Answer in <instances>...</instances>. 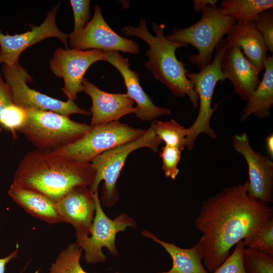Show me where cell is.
I'll list each match as a JSON object with an SVG mask.
<instances>
[{"label":"cell","instance_id":"cell-2","mask_svg":"<svg viewBox=\"0 0 273 273\" xmlns=\"http://www.w3.org/2000/svg\"><path fill=\"white\" fill-rule=\"evenodd\" d=\"M94 178L90 163L69 159L53 151L36 149L23 157L15 171L13 183L57 203L75 187H90Z\"/></svg>","mask_w":273,"mask_h":273},{"label":"cell","instance_id":"cell-33","mask_svg":"<svg viewBox=\"0 0 273 273\" xmlns=\"http://www.w3.org/2000/svg\"><path fill=\"white\" fill-rule=\"evenodd\" d=\"M13 104L14 103L10 88L0 76V118L4 110Z\"/></svg>","mask_w":273,"mask_h":273},{"label":"cell","instance_id":"cell-16","mask_svg":"<svg viewBox=\"0 0 273 273\" xmlns=\"http://www.w3.org/2000/svg\"><path fill=\"white\" fill-rule=\"evenodd\" d=\"M63 221L71 224L76 234H90L96 210L94 194L88 187L77 186L68 191L57 203Z\"/></svg>","mask_w":273,"mask_h":273},{"label":"cell","instance_id":"cell-32","mask_svg":"<svg viewBox=\"0 0 273 273\" xmlns=\"http://www.w3.org/2000/svg\"><path fill=\"white\" fill-rule=\"evenodd\" d=\"M262 35L266 46L273 53V10L269 9L260 13L254 21Z\"/></svg>","mask_w":273,"mask_h":273},{"label":"cell","instance_id":"cell-35","mask_svg":"<svg viewBox=\"0 0 273 273\" xmlns=\"http://www.w3.org/2000/svg\"><path fill=\"white\" fill-rule=\"evenodd\" d=\"M193 10L195 12H202L208 5L215 6L216 0H194Z\"/></svg>","mask_w":273,"mask_h":273},{"label":"cell","instance_id":"cell-24","mask_svg":"<svg viewBox=\"0 0 273 273\" xmlns=\"http://www.w3.org/2000/svg\"><path fill=\"white\" fill-rule=\"evenodd\" d=\"M82 250L75 243L69 244L58 255L52 263L49 273H88L80 263Z\"/></svg>","mask_w":273,"mask_h":273},{"label":"cell","instance_id":"cell-13","mask_svg":"<svg viewBox=\"0 0 273 273\" xmlns=\"http://www.w3.org/2000/svg\"><path fill=\"white\" fill-rule=\"evenodd\" d=\"M233 147L244 156L248 165V195L270 205L273 201V163L271 159L252 148L246 133L234 136Z\"/></svg>","mask_w":273,"mask_h":273},{"label":"cell","instance_id":"cell-10","mask_svg":"<svg viewBox=\"0 0 273 273\" xmlns=\"http://www.w3.org/2000/svg\"><path fill=\"white\" fill-rule=\"evenodd\" d=\"M2 72L14 103L24 109L50 111L67 116L73 114H90V112L78 107L73 101L64 102L31 89L27 83L32 79L19 63L3 64Z\"/></svg>","mask_w":273,"mask_h":273},{"label":"cell","instance_id":"cell-1","mask_svg":"<svg viewBox=\"0 0 273 273\" xmlns=\"http://www.w3.org/2000/svg\"><path fill=\"white\" fill-rule=\"evenodd\" d=\"M248 181L224 189L203 201L195 220L201 236L196 244L206 270L213 272L240 241L247 246L257 230L273 218V208L247 193Z\"/></svg>","mask_w":273,"mask_h":273},{"label":"cell","instance_id":"cell-14","mask_svg":"<svg viewBox=\"0 0 273 273\" xmlns=\"http://www.w3.org/2000/svg\"><path fill=\"white\" fill-rule=\"evenodd\" d=\"M58 4L48 13L39 26H32L30 31L19 34H5L0 30V64L18 63L21 54L28 47L50 37L60 39L68 49L69 34L62 32L56 24Z\"/></svg>","mask_w":273,"mask_h":273},{"label":"cell","instance_id":"cell-38","mask_svg":"<svg viewBox=\"0 0 273 273\" xmlns=\"http://www.w3.org/2000/svg\"><path fill=\"white\" fill-rule=\"evenodd\" d=\"M1 131H2V128H1V127H0V132H1Z\"/></svg>","mask_w":273,"mask_h":273},{"label":"cell","instance_id":"cell-15","mask_svg":"<svg viewBox=\"0 0 273 273\" xmlns=\"http://www.w3.org/2000/svg\"><path fill=\"white\" fill-rule=\"evenodd\" d=\"M105 61L113 65L122 76L127 96L136 103L135 116L140 120L152 121L171 113L167 108L155 105L140 83L139 74L130 69L128 58L118 52L105 51Z\"/></svg>","mask_w":273,"mask_h":273},{"label":"cell","instance_id":"cell-4","mask_svg":"<svg viewBox=\"0 0 273 273\" xmlns=\"http://www.w3.org/2000/svg\"><path fill=\"white\" fill-rule=\"evenodd\" d=\"M200 20L185 28H174L172 33L166 35L169 40L192 45L198 51L188 58L200 71L210 64L212 54L219 42L234 26L237 20L223 14L221 8L208 5L202 12Z\"/></svg>","mask_w":273,"mask_h":273},{"label":"cell","instance_id":"cell-17","mask_svg":"<svg viewBox=\"0 0 273 273\" xmlns=\"http://www.w3.org/2000/svg\"><path fill=\"white\" fill-rule=\"evenodd\" d=\"M82 85L83 91L90 97L92 102L91 126L119 121L122 117L136 111V107H133L134 102L126 94L105 92L85 78Z\"/></svg>","mask_w":273,"mask_h":273},{"label":"cell","instance_id":"cell-37","mask_svg":"<svg viewBox=\"0 0 273 273\" xmlns=\"http://www.w3.org/2000/svg\"><path fill=\"white\" fill-rule=\"evenodd\" d=\"M115 273H120L119 271H117Z\"/></svg>","mask_w":273,"mask_h":273},{"label":"cell","instance_id":"cell-22","mask_svg":"<svg viewBox=\"0 0 273 273\" xmlns=\"http://www.w3.org/2000/svg\"><path fill=\"white\" fill-rule=\"evenodd\" d=\"M272 105L273 56L267 55L263 78L247 100L240 121L245 120L251 114L259 118H267Z\"/></svg>","mask_w":273,"mask_h":273},{"label":"cell","instance_id":"cell-31","mask_svg":"<svg viewBox=\"0 0 273 273\" xmlns=\"http://www.w3.org/2000/svg\"><path fill=\"white\" fill-rule=\"evenodd\" d=\"M245 247L242 241L238 243L233 253L211 273H247L243 262V251Z\"/></svg>","mask_w":273,"mask_h":273},{"label":"cell","instance_id":"cell-25","mask_svg":"<svg viewBox=\"0 0 273 273\" xmlns=\"http://www.w3.org/2000/svg\"><path fill=\"white\" fill-rule=\"evenodd\" d=\"M155 132L165 145L175 147L181 151L186 147L187 128L174 119L167 121H154Z\"/></svg>","mask_w":273,"mask_h":273},{"label":"cell","instance_id":"cell-7","mask_svg":"<svg viewBox=\"0 0 273 273\" xmlns=\"http://www.w3.org/2000/svg\"><path fill=\"white\" fill-rule=\"evenodd\" d=\"M145 131L119 121L91 126L78 140L53 152L69 159L91 163L103 153L138 139Z\"/></svg>","mask_w":273,"mask_h":273},{"label":"cell","instance_id":"cell-26","mask_svg":"<svg viewBox=\"0 0 273 273\" xmlns=\"http://www.w3.org/2000/svg\"><path fill=\"white\" fill-rule=\"evenodd\" d=\"M243 262L247 273H273V256L259 251L245 247Z\"/></svg>","mask_w":273,"mask_h":273},{"label":"cell","instance_id":"cell-29","mask_svg":"<svg viewBox=\"0 0 273 273\" xmlns=\"http://www.w3.org/2000/svg\"><path fill=\"white\" fill-rule=\"evenodd\" d=\"M73 10L74 25L73 31L69 34V39L73 38L84 28L90 17L89 0L70 1Z\"/></svg>","mask_w":273,"mask_h":273},{"label":"cell","instance_id":"cell-5","mask_svg":"<svg viewBox=\"0 0 273 273\" xmlns=\"http://www.w3.org/2000/svg\"><path fill=\"white\" fill-rule=\"evenodd\" d=\"M27 117L18 131L38 150L54 151L80 139L90 125L50 111L25 109Z\"/></svg>","mask_w":273,"mask_h":273},{"label":"cell","instance_id":"cell-21","mask_svg":"<svg viewBox=\"0 0 273 273\" xmlns=\"http://www.w3.org/2000/svg\"><path fill=\"white\" fill-rule=\"evenodd\" d=\"M142 235L160 245L172 259L170 270L157 273H209L202 264L203 254L196 244L190 248H182L159 239L149 231L144 230Z\"/></svg>","mask_w":273,"mask_h":273},{"label":"cell","instance_id":"cell-3","mask_svg":"<svg viewBox=\"0 0 273 273\" xmlns=\"http://www.w3.org/2000/svg\"><path fill=\"white\" fill-rule=\"evenodd\" d=\"M151 27L155 35L148 31L145 18H141L138 27L124 26L121 32L125 35L138 37L146 42L149 49L146 52L148 60L145 66L152 73L154 78L166 86L173 96H187L193 107L197 108L198 96L193 84L187 77L190 71L185 68V64L178 60L175 55L177 49L189 45L167 39L164 34V24H158L155 22Z\"/></svg>","mask_w":273,"mask_h":273},{"label":"cell","instance_id":"cell-28","mask_svg":"<svg viewBox=\"0 0 273 273\" xmlns=\"http://www.w3.org/2000/svg\"><path fill=\"white\" fill-rule=\"evenodd\" d=\"M26 117V110L13 104L8 106L3 112L0 118V124L11 132L15 139L17 137L16 132L24 123Z\"/></svg>","mask_w":273,"mask_h":273},{"label":"cell","instance_id":"cell-6","mask_svg":"<svg viewBox=\"0 0 273 273\" xmlns=\"http://www.w3.org/2000/svg\"><path fill=\"white\" fill-rule=\"evenodd\" d=\"M162 143V141L155 134L153 121L151 126L138 139L101 154L90 163L95 178L89 189L93 193L98 191L99 184L104 180L101 203L106 208L114 206L119 199L117 181L129 154L142 148L157 152Z\"/></svg>","mask_w":273,"mask_h":273},{"label":"cell","instance_id":"cell-19","mask_svg":"<svg viewBox=\"0 0 273 273\" xmlns=\"http://www.w3.org/2000/svg\"><path fill=\"white\" fill-rule=\"evenodd\" d=\"M224 38L225 48L237 45L245 58L260 72L264 69L268 51L264 40L253 22L236 23Z\"/></svg>","mask_w":273,"mask_h":273},{"label":"cell","instance_id":"cell-27","mask_svg":"<svg viewBox=\"0 0 273 273\" xmlns=\"http://www.w3.org/2000/svg\"><path fill=\"white\" fill-rule=\"evenodd\" d=\"M247 247L273 256V218L257 230Z\"/></svg>","mask_w":273,"mask_h":273},{"label":"cell","instance_id":"cell-11","mask_svg":"<svg viewBox=\"0 0 273 273\" xmlns=\"http://www.w3.org/2000/svg\"><path fill=\"white\" fill-rule=\"evenodd\" d=\"M105 61V51L56 49L49 65L52 72L64 80L63 91L68 100L74 101L83 91L82 81L88 68L94 63Z\"/></svg>","mask_w":273,"mask_h":273},{"label":"cell","instance_id":"cell-36","mask_svg":"<svg viewBox=\"0 0 273 273\" xmlns=\"http://www.w3.org/2000/svg\"><path fill=\"white\" fill-rule=\"evenodd\" d=\"M265 146L267 152L271 159L273 157V135L270 134L266 138Z\"/></svg>","mask_w":273,"mask_h":273},{"label":"cell","instance_id":"cell-23","mask_svg":"<svg viewBox=\"0 0 273 273\" xmlns=\"http://www.w3.org/2000/svg\"><path fill=\"white\" fill-rule=\"evenodd\" d=\"M221 12L233 17L238 24L255 20L261 12L273 8L272 0H224L220 3Z\"/></svg>","mask_w":273,"mask_h":273},{"label":"cell","instance_id":"cell-9","mask_svg":"<svg viewBox=\"0 0 273 273\" xmlns=\"http://www.w3.org/2000/svg\"><path fill=\"white\" fill-rule=\"evenodd\" d=\"M96 210L90 234H76V243L84 251V258L89 264L104 263L106 260L102 252L106 247L113 256L119 255L115 246L116 234L124 231L127 228L137 226L135 220L125 213H121L114 219L108 217L103 210L98 191L94 193Z\"/></svg>","mask_w":273,"mask_h":273},{"label":"cell","instance_id":"cell-8","mask_svg":"<svg viewBox=\"0 0 273 273\" xmlns=\"http://www.w3.org/2000/svg\"><path fill=\"white\" fill-rule=\"evenodd\" d=\"M225 50L223 38L215 48V54L211 63L198 73H189L187 77L194 85L199 98V110L193 124L187 128V148L191 150L194 146L196 138L204 133L212 139H215V131L210 126V120L217 107L211 108V100L216 84L226 78L220 68L221 56Z\"/></svg>","mask_w":273,"mask_h":273},{"label":"cell","instance_id":"cell-30","mask_svg":"<svg viewBox=\"0 0 273 273\" xmlns=\"http://www.w3.org/2000/svg\"><path fill=\"white\" fill-rule=\"evenodd\" d=\"M181 151L173 147L165 145L162 147L159 156L162 160V168L166 177L175 179L179 170L177 167L181 157Z\"/></svg>","mask_w":273,"mask_h":273},{"label":"cell","instance_id":"cell-12","mask_svg":"<svg viewBox=\"0 0 273 273\" xmlns=\"http://www.w3.org/2000/svg\"><path fill=\"white\" fill-rule=\"evenodd\" d=\"M72 49L85 51L100 50L136 55L140 52L138 43L116 33L107 23L101 8L94 7V14L84 28L76 37L69 39Z\"/></svg>","mask_w":273,"mask_h":273},{"label":"cell","instance_id":"cell-20","mask_svg":"<svg viewBox=\"0 0 273 273\" xmlns=\"http://www.w3.org/2000/svg\"><path fill=\"white\" fill-rule=\"evenodd\" d=\"M7 193L17 204L33 217L49 223L63 222L56 203L44 195L13 183Z\"/></svg>","mask_w":273,"mask_h":273},{"label":"cell","instance_id":"cell-18","mask_svg":"<svg viewBox=\"0 0 273 273\" xmlns=\"http://www.w3.org/2000/svg\"><path fill=\"white\" fill-rule=\"evenodd\" d=\"M220 68L225 78L232 83L235 93L243 101L248 100L260 83V72L237 45L225 48L221 57Z\"/></svg>","mask_w":273,"mask_h":273},{"label":"cell","instance_id":"cell-34","mask_svg":"<svg viewBox=\"0 0 273 273\" xmlns=\"http://www.w3.org/2000/svg\"><path fill=\"white\" fill-rule=\"evenodd\" d=\"M19 251L18 247L12 251L7 256L3 258H0V273H5L7 264L13 259L17 257Z\"/></svg>","mask_w":273,"mask_h":273}]
</instances>
